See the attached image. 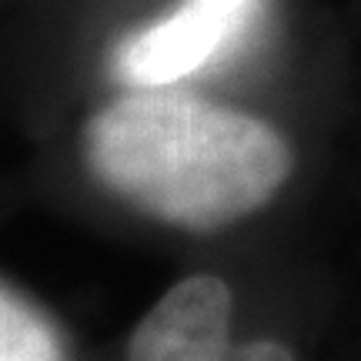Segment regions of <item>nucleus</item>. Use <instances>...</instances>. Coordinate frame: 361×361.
<instances>
[{"label":"nucleus","mask_w":361,"mask_h":361,"mask_svg":"<svg viewBox=\"0 0 361 361\" xmlns=\"http://www.w3.org/2000/svg\"><path fill=\"white\" fill-rule=\"evenodd\" d=\"M0 361H64L47 318L0 284Z\"/></svg>","instance_id":"20e7f679"},{"label":"nucleus","mask_w":361,"mask_h":361,"mask_svg":"<svg viewBox=\"0 0 361 361\" xmlns=\"http://www.w3.org/2000/svg\"><path fill=\"white\" fill-rule=\"evenodd\" d=\"M261 0H180L178 11L144 27L121 47L117 74L130 87H168L231 51L247 34Z\"/></svg>","instance_id":"7ed1b4c3"},{"label":"nucleus","mask_w":361,"mask_h":361,"mask_svg":"<svg viewBox=\"0 0 361 361\" xmlns=\"http://www.w3.org/2000/svg\"><path fill=\"white\" fill-rule=\"evenodd\" d=\"M84 154L111 191L180 228L245 218L291 174V147L264 121L161 87L101 107L84 128Z\"/></svg>","instance_id":"f257e3e1"},{"label":"nucleus","mask_w":361,"mask_h":361,"mask_svg":"<svg viewBox=\"0 0 361 361\" xmlns=\"http://www.w3.org/2000/svg\"><path fill=\"white\" fill-rule=\"evenodd\" d=\"M128 361H295L274 341L231 345V291L214 274L174 284L130 338Z\"/></svg>","instance_id":"f03ea898"}]
</instances>
